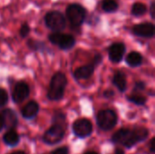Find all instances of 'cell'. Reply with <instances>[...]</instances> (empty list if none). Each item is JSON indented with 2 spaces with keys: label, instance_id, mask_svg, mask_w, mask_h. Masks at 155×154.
<instances>
[{
  "label": "cell",
  "instance_id": "4",
  "mask_svg": "<svg viewBox=\"0 0 155 154\" xmlns=\"http://www.w3.org/2000/svg\"><path fill=\"white\" fill-rule=\"evenodd\" d=\"M45 25L54 32H60L65 28L66 20L59 11H50L45 15Z\"/></svg>",
  "mask_w": 155,
  "mask_h": 154
},
{
  "label": "cell",
  "instance_id": "23",
  "mask_svg": "<svg viewBox=\"0 0 155 154\" xmlns=\"http://www.w3.org/2000/svg\"><path fill=\"white\" fill-rule=\"evenodd\" d=\"M29 32H30V27H29V25H28L26 23L23 24L22 26H21V28H20V35H21L22 37H26V36L28 35Z\"/></svg>",
  "mask_w": 155,
  "mask_h": 154
},
{
  "label": "cell",
  "instance_id": "8",
  "mask_svg": "<svg viewBox=\"0 0 155 154\" xmlns=\"http://www.w3.org/2000/svg\"><path fill=\"white\" fill-rule=\"evenodd\" d=\"M73 131L77 137L84 138L92 133L93 125L87 119H79L74 123Z\"/></svg>",
  "mask_w": 155,
  "mask_h": 154
},
{
  "label": "cell",
  "instance_id": "3",
  "mask_svg": "<svg viewBox=\"0 0 155 154\" xmlns=\"http://www.w3.org/2000/svg\"><path fill=\"white\" fill-rule=\"evenodd\" d=\"M66 16L73 26H80L85 20L86 10L80 4H71L66 8Z\"/></svg>",
  "mask_w": 155,
  "mask_h": 154
},
{
  "label": "cell",
  "instance_id": "22",
  "mask_svg": "<svg viewBox=\"0 0 155 154\" xmlns=\"http://www.w3.org/2000/svg\"><path fill=\"white\" fill-rule=\"evenodd\" d=\"M7 100H8L7 93L4 89L0 88V107L4 106L7 103Z\"/></svg>",
  "mask_w": 155,
  "mask_h": 154
},
{
  "label": "cell",
  "instance_id": "31",
  "mask_svg": "<svg viewBox=\"0 0 155 154\" xmlns=\"http://www.w3.org/2000/svg\"><path fill=\"white\" fill-rule=\"evenodd\" d=\"M115 154H124V151H122V150H120V149H117V150L115 151Z\"/></svg>",
  "mask_w": 155,
  "mask_h": 154
},
{
  "label": "cell",
  "instance_id": "7",
  "mask_svg": "<svg viewBox=\"0 0 155 154\" xmlns=\"http://www.w3.org/2000/svg\"><path fill=\"white\" fill-rule=\"evenodd\" d=\"M64 134L63 126L54 124L47 130L44 135V142L47 144H55L62 141Z\"/></svg>",
  "mask_w": 155,
  "mask_h": 154
},
{
  "label": "cell",
  "instance_id": "9",
  "mask_svg": "<svg viewBox=\"0 0 155 154\" xmlns=\"http://www.w3.org/2000/svg\"><path fill=\"white\" fill-rule=\"evenodd\" d=\"M132 33L140 37L151 38L154 35L155 26L153 23L149 22L138 24L132 28Z\"/></svg>",
  "mask_w": 155,
  "mask_h": 154
},
{
  "label": "cell",
  "instance_id": "27",
  "mask_svg": "<svg viewBox=\"0 0 155 154\" xmlns=\"http://www.w3.org/2000/svg\"><path fill=\"white\" fill-rule=\"evenodd\" d=\"M154 8H155V4H154V2L153 1V2L151 3V5H150V14H151V16H152V18H153V19H154L155 18Z\"/></svg>",
  "mask_w": 155,
  "mask_h": 154
},
{
  "label": "cell",
  "instance_id": "13",
  "mask_svg": "<svg viewBox=\"0 0 155 154\" xmlns=\"http://www.w3.org/2000/svg\"><path fill=\"white\" fill-rule=\"evenodd\" d=\"M94 70V64H87V65H84L81 66L79 68H77L74 73V75L77 80H82V79H88L89 77L92 76Z\"/></svg>",
  "mask_w": 155,
  "mask_h": 154
},
{
  "label": "cell",
  "instance_id": "25",
  "mask_svg": "<svg viewBox=\"0 0 155 154\" xmlns=\"http://www.w3.org/2000/svg\"><path fill=\"white\" fill-rule=\"evenodd\" d=\"M52 154H68V149L66 147L59 148V149H56L55 151H54Z\"/></svg>",
  "mask_w": 155,
  "mask_h": 154
},
{
  "label": "cell",
  "instance_id": "18",
  "mask_svg": "<svg viewBox=\"0 0 155 154\" xmlns=\"http://www.w3.org/2000/svg\"><path fill=\"white\" fill-rule=\"evenodd\" d=\"M147 13V6L141 2H136L132 5L131 8V14L134 16H143Z\"/></svg>",
  "mask_w": 155,
  "mask_h": 154
},
{
  "label": "cell",
  "instance_id": "5",
  "mask_svg": "<svg viewBox=\"0 0 155 154\" xmlns=\"http://www.w3.org/2000/svg\"><path fill=\"white\" fill-rule=\"evenodd\" d=\"M97 124L104 131L112 130L117 123V115L113 110H104L97 114Z\"/></svg>",
  "mask_w": 155,
  "mask_h": 154
},
{
  "label": "cell",
  "instance_id": "1",
  "mask_svg": "<svg viewBox=\"0 0 155 154\" xmlns=\"http://www.w3.org/2000/svg\"><path fill=\"white\" fill-rule=\"evenodd\" d=\"M149 135L147 129L139 127L134 130L121 129L117 131L112 137V141L114 143H119L126 148H131L136 143L144 141Z\"/></svg>",
  "mask_w": 155,
  "mask_h": 154
},
{
  "label": "cell",
  "instance_id": "24",
  "mask_svg": "<svg viewBox=\"0 0 155 154\" xmlns=\"http://www.w3.org/2000/svg\"><path fill=\"white\" fill-rule=\"evenodd\" d=\"M145 88V84L142 81H139L135 84L134 86V91H142Z\"/></svg>",
  "mask_w": 155,
  "mask_h": 154
},
{
  "label": "cell",
  "instance_id": "12",
  "mask_svg": "<svg viewBox=\"0 0 155 154\" xmlns=\"http://www.w3.org/2000/svg\"><path fill=\"white\" fill-rule=\"evenodd\" d=\"M0 116L2 117V119L4 121L5 127L12 130L13 128H15L17 125L18 120H17L15 113L13 110L5 109L0 113Z\"/></svg>",
  "mask_w": 155,
  "mask_h": 154
},
{
  "label": "cell",
  "instance_id": "15",
  "mask_svg": "<svg viewBox=\"0 0 155 154\" xmlns=\"http://www.w3.org/2000/svg\"><path fill=\"white\" fill-rule=\"evenodd\" d=\"M113 83L120 92H124L126 90V87H127L126 78L122 72H117L114 74L113 78Z\"/></svg>",
  "mask_w": 155,
  "mask_h": 154
},
{
  "label": "cell",
  "instance_id": "19",
  "mask_svg": "<svg viewBox=\"0 0 155 154\" xmlns=\"http://www.w3.org/2000/svg\"><path fill=\"white\" fill-rule=\"evenodd\" d=\"M119 7L118 3L115 0H103L102 1V9L105 13H114Z\"/></svg>",
  "mask_w": 155,
  "mask_h": 154
},
{
  "label": "cell",
  "instance_id": "28",
  "mask_svg": "<svg viewBox=\"0 0 155 154\" xmlns=\"http://www.w3.org/2000/svg\"><path fill=\"white\" fill-rule=\"evenodd\" d=\"M104 95L107 98H110V97H113L114 95V93L112 91V90H106L104 93Z\"/></svg>",
  "mask_w": 155,
  "mask_h": 154
},
{
  "label": "cell",
  "instance_id": "33",
  "mask_svg": "<svg viewBox=\"0 0 155 154\" xmlns=\"http://www.w3.org/2000/svg\"><path fill=\"white\" fill-rule=\"evenodd\" d=\"M85 154H99V153H97V152H86Z\"/></svg>",
  "mask_w": 155,
  "mask_h": 154
},
{
  "label": "cell",
  "instance_id": "20",
  "mask_svg": "<svg viewBox=\"0 0 155 154\" xmlns=\"http://www.w3.org/2000/svg\"><path fill=\"white\" fill-rule=\"evenodd\" d=\"M128 100L135 104H138V105H143L146 102V98L143 96V95H141L139 93H134V94H131L130 96H128Z\"/></svg>",
  "mask_w": 155,
  "mask_h": 154
},
{
  "label": "cell",
  "instance_id": "17",
  "mask_svg": "<svg viewBox=\"0 0 155 154\" xmlns=\"http://www.w3.org/2000/svg\"><path fill=\"white\" fill-rule=\"evenodd\" d=\"M3 140L9 146H15L19 143V135L14 130H9L5 133Z\"/></svg>",
  "mask_w": 155,
  "mask_h": 154
},
{
  "label": "cell",
  "instance_id": "26",
  "mask_svg": "<svg viewBox=\"0 0 155 154\" xmlns=\"http://www.w3.org/2000/svg\"><path fill=\"white\" fill-rule=\"evenodd\" d=\"M102 55L101 54H96L95 56H94V66H95V65H98L101 62H102Z\"/></svg>",
  "mask_w": 155,
  "mask_h": 154
},
{
  "label": "cell",
  "instance_id": "30",
  "mask_svg": "<svg viewBox=\"0 0 155 154\" xmlns=\"http://www.w3.org/2000/svg\"><path fill=\"white\" fill-rule=\"evenodd\" d=\"M5 127V124H4V121H3V119H2V117L0 116V131L3 129Z\"/></svg>",
  "mask_w": 155,
  "mask_h": 154
},
{
  "label": "cell",
  "instance_id": "32",
  "mask_svg": "<svg viewBox=\"0 0 155 154\" xmlns=\"http://www.w3.org/2000/svg\"><path fill=\"white\" fill-rule=\"evenodd\" d=\"M10 154H26L25 152H22V151H18V152H14Z\"/></svg>",
  "mask_w": 155,
  "mask_h": 154
},
{
  "label": "cell",
  "instance_id": "16",
  "mask_svg": "<svg viewBox=\"0 0 155 154\" xmlns=\"http://www.w3.org/2000/svg\"><path fill=\"white\" fill-rule=\"evenodd\" d=\"M126 63L131 67H136L143 63V56L138 52H131L126 57Z\"/></svg>",
  "mask_w": 155,
  "mask_h": 154
},
{
  "label": "cell",
  "instance_id": "6",
  "mask_svg": "<svg viewBox=\"0 0 155 154\" xmlns=\"http://www.w3.org/2000/svg\"><path fill=\"white\" fill-rule=\"evenodd\" d=\"M49 41L63 50L71 49L75 44V39L73 35L62 34L60 32H54L51 34L49 35Z\"/></svg>",
  "mask_w": 155,
  "mask_h": 154
},
{
  "label": "cell",
  "instance_id": "29",
  "mask_svg": "<svg viewBox=\"0 0 155 154\" xmlns=\"http://www.w3.org/2000/svg\"><path fill=\"white\" fill-rule=\"evenodd\" d=\"M154 143H155V139L154 138H153L152 139V141H151V144H150V146H151V152H153V153H154Z\"/></svg>",
  "mask_w": 155,
  "mask_h": 154
},
{
  "label": "cell",
  "instance_id": "21",
  "mask_svg": "<svg viewBox=\"0 0 155 154\" xmlns=\"http://www.w3.org/2000/svg\"><path fill=\"white\" fill-rule=\"evenodd\" d=\"M27 44L31 49H33L35 51H43L46 48L45 44L43 42H39V41H35V40H32V39H30L28 41Z\"/></svg>",
  "mask_w": 155,
  "mask_h": 154
},
{
  "label": "cell",
  "instance_id": "2",
  "mask_svg": "<svg viewBox=\"0 0 155 154\" xmlns=\"http://www.w3.org/2000/svg\"><path fill=\"white\" fill-rule=\"evenodd\" d=\"M67 84L66 77L62 73H56L51 80L47 97L52 101H58L63 98L64 88Z\"/></svg>",
  "mask_w": 155,
  "mask_h": 154
},
{
  "label": "cell",
  "instance_id": "10",
  "mask_svg": "<svg viewBox=\"0 0 155 154\" xmlns=\"http://www.w3.org/2000/svg\"><path fill=\"white\" fill-rule=\"evenodd\" d=\"M29 95V87L25 83H18L13 92V101L15 103H22L25 99H26Z\"/></svg>",
  "mask_w": 155,
  "mask_h": 154
},
{
  "label": "cell",
  "instance_id": "11",
  "mask_svg": "<svg viewBox=\"0 0 155 154\" xmlns=\"http://www.w3.org/2000/svg\"><path fill=\"white\" fill-rule=\"evenodd\" d=\"M125 53V45L123 43H114L109 47V58L114 63L122 61Z\"/></svg>",
  "mask_w": 155,
  "mask_h": 154
},
{
  "label": "cell",
  "instance_id": "14",
  "mask_svg": "<svg viewBox=\"0 0 155 154\" xmlns=\"http://www.w3.org/2000/svg\"><path fill=\"white\" fill-rule=\"evenodd\" d=\"M38 111L39 105L35 101H31L23 108L22 115L25 119H32L38 113Z\"/></svg>",
  "mask_w": 155,
  "mask_h": 154
}]
</instances>
